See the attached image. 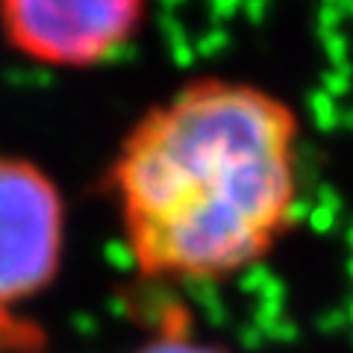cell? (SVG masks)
I'll list each match as a JSON object with an SVG mask.
<instances>
[{
    "label": "cell",
    "mask_w": 353,
    "mask_h": 353,
    "mask_svg": "<svg viewBox=\"0 0 353 353\" xmlns=\"http://www.w3.org/2000/svg\"><path fill=\"white\" fill-rule=\"evenodd\" d=\"M297 148V112L253 83L201 77L148 109L109 168L136 271L215 283L259 265L294 224Z\"/></svg>",
    "instance_id": "1"
},
{
    "label": "cell",
    "mask_w": 353,
    "mask_h": 353,
    "mask_svg": "<svg viewBox=\"0 0 353 353\" xmlns=\"http://www.w3.org/2000/svg\"><path fill=\"white\" fill-rule=\"evenodd\" d=\"M65 259V201L57 180L0 153V312L50 289Z\"/></svg>",
    "instance_id": "2"
},
{
    "label": "cell",
    "mask_w": 353,
    "mask_h": 353,
    "mask_svg": "<svg viewBox=\"0 0 353 353\" xmlns=\"http://www.w3.org/2000/svg\"><path fill=\"white\" fill-rule=\"evenodd\" d=\"M148 0H0V36L44 68L103 65L132 41Z\"/></svg>",
    "instance_id": "3"
},
{
    "label": "cell",
    "mask_w": 353,
    "mask_h": 353,
    "mask_svg": "<svg viewBox=\"0 0 353 353\" xmlns=\"http://www.w3.org/2000/svg\"><path fill=\"white\" fill-rule=\"evenodd\" d=\"M48 333L32 318L0 312V353H44Z\"/></svg>",
    "instance_id": "4"
},
{
    "label": "cell",
    "mask_w": 353,
    "mask_h": 353,
    "mask_svg": "<svg viewBox=\"0 0 353 353\" xmlns=\"http://www.w3.org/2000/svg\"><path fill=\"white\" fill-rule=\"evenodd\" d=\"M132 353H230V350L212 345V341H203V339L192 336L189 330L168 327V330H162V333L150 336L145 345H139Z\"/></svg>",
    "instance_id": "5"
}]
</instances>
